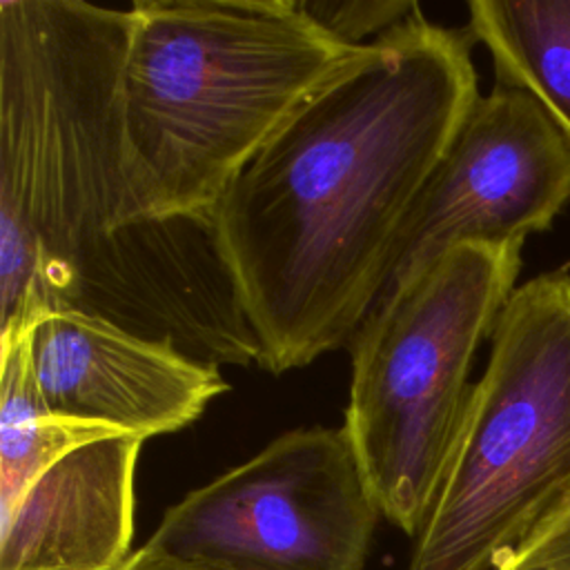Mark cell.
Instances as JSON below:
<instances>
[{"instance_id":"1","label":"cell","mask_w":570,"mask_h":570,"mask_svg":"<svg viewBox=\"0 0 570 570\" xmlns=\"http://www.w3.org/2000/svg\"><path fill=\"white\" fill-rule=\"evenodd\" d=\"M129 31V9L0 0V343L82 312L198 361L258 363L212 223L154 220L136 196Z\"/></svg>"},{"instance_id":"2","label":"cell","mask_w":570,"mask_h":570,"mask_svg":"<svg viewBox=\"0 0 570 570\" xmlns=\"http://www.w3.org/2000/svg\"><path fill=\"white\" fill-rule=\"evenodd\" d=\"M465 29L419 9L318 89L212 214L218 256L272 374L350 345L392 249L479 94Z\"/></svg>"},{"instance_id":"3","label":"cell","mask_w":570,"mask_h":570,"mask_svg":"<svg viewBox=\"0 0 570 570\" xmlns=\"http://www.w3.org/2000/svg\"><path fill=\"white\" fill-rule=\"evenodd\" d=\"M122 58L129 176L154 220H203L361 47L301 0H136Z\"/></svg>"},{"instance_id":"4","label":"cell","mask_w":570,"mask_h":570,"mask_svg":"<svg viewBox=\"0 0 570 570\" xmlns=\"http://www.w3.org/2000/svg\"><path fill=\"white\" fill-rule=\"evenodd\" d=\"M523 243H468L372 307L350 341L343 430L381 517L416 539L463 428L470 365L517 289Z\"/></svg>"},{"instance_id":"5","label":"cell","mask_w":570,"mask_h":570,"mask_svg":"<svg viewBox=\"0 0 570 570\" xmlns=\"http://www.w3.org/2000/svg\"><path fill=\"white\" fill-rule=\"evenodd\" d=\"M570 499V274L505 301L407 570H497Z\"/></svg>"},{"instance_id":"6","label":"cell","mask_w":570,"mask_h":570,"mask_svg":"<svg viewBox=\"0 0 570 570\" xmlns=\"http://www.w3.org/2000/svg\"><path fill=\"white\" fill-rule=\"evenodd\" d=\"M381 512L343 428H296L167 508L142 550L214 570H363Z\"/></svg>"},{"instance_id":"7","label":"cell","mask_w":570,"mask_h":570,"mask_svg":"<svg viewBox=\"0 0 570 570\" xmlns=\"http://www.w3.org/2000/svg\"><path fill=\"white\" fill-rule=\"evenodd\" d=\"M570 203V138L523 89L479 96L390 256L374 305L468 243H525Z\"/></svg>"},{"instance_id":"8","label":"cell","mask_w":570,"mask_h":570,"mask_svg":"<svg viewBox=\"0 0 570 570\" xmlns=\"http://www.w3.org/2000/svg\"><path fill=\"white\" fill-rule=\"evenodd\" d=\"M29 347L51 412L142 441L187 428L229 387L218 365L191 358L176 343L145 338L82 312L42 318Z\"/></svg>"},{"instance_id":"9","label":"cell","mask_w":570,"mask_h":570,"mask_svg":"<svg viewBox=\"0 0 570 570\" xmlns=\"http://www.w3.org/2000/svg\"><path fill=\"white\" fill-rule=\"evenodd\" d=\"M142 439L87 443L0 514V570H118L131 554Z\"/></svg>"},{"instance_id":"10","label":"cell","mask_w":570,"mask_h":570,"mask_svg":"<svg viewBox=\"0 0 570 570\" xmlns=\"http://www.w3.org/2000/svg\"><path fill=\"white\" fill-rule=\"evenodd\" d=\"M465 31L497 85L528 91L570 138V0H470Z\"/></svg>"},{"instance_id":"11","label":"cell","mask_w":570,"mask_h":570,"mask_svg":"<svg viewBox=\"0 0 570 570\" xmlns=\"http://www.w3.org/2000/svg\"><path fill=\"white\" fill-rule=\"evenodd\" d=\"M29 336L0 343V514L69 452L122 434L111 425L49 410L33 374Z\"/></svg>"},{"instance_id":"12","label":"cell","mask_w":570,"mask_h":570,"mask_svg":"<svg viewBox=\"0 0 570 570\" xmlns=\"http://www.w3.org/2000/svg\"><path fill=\"white\" fill-rule=\"evenodd\" d=\"M301 7L318 27L350 47L374 42L421 9L414 0H301Z\"/></svg>"},{"instance_id":"13","label":"cell","mask_w":570,"mask_h":570,"mask_svg":"<svg viewBox=\"0 0 570 570\" xmlns=\"http://www.w3.org/2000/svg\"><path fill=\"white\" fill-rule=\"evenodd\" d=\"M497 570H570V499L508 554Z\"/></svg>"},{"instance_id":"14","label":"cell","mask_w":570,"mask_h":570,"mask_svg":"<svg viewBox=\"0 0 570 570\" xmlns=\"http://www.w3.org/2000/svg\"><path fill=\"white\" fill-rule=\"evenodd\" d=\"M118 570H214V568H203V566H191V563H178V561H167L147 554L142 548L134 550L127 561Z\"/></svg>"}]
</instances>
